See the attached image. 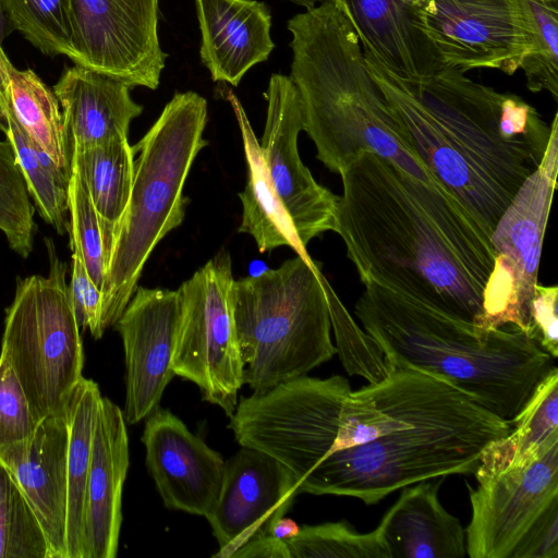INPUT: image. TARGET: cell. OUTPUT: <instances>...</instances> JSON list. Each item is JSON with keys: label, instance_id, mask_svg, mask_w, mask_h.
<instances>
[{"label": "cell", "instance_id": "cell-28", "mask_svg": "<svg viewBox=\"0 0 558 558\" xmlns=\"http://www.w3.org/2000/svg\"><path fill=\"white\" fill-rule=\"evenodd\" d=\"M7 71V83L0 98L8 104L32 141L70 177L71 151L57 96L33 70H19L10 61Z\"/></svg>", "mask_w": 558, "mask_h": 558}, {"label": "cell", "instance_id": "cell-32", "mask_svg": "<svg viewBox=\"0 0 558 558\" xmlns=\"http://www.w3.org/2000/svg\"><path fill=\"white\" fill-rule=\"evenodd\" d=\"M0 558H50L47 537L38 518L1 462Z\"/></svg>", "mask_w": 558, "mask_h": 558}, {"label": "cell", "instance_id": "cell-31", "mask_svg": "<svg viewBox=\"0 0 558 558\" xmlns=\"http://www.w3.org/2000/svg\"><path fill=\"white\" fill-rule=\"evenodd\" d=\"M35 206L8 140L0 141V232L9 247L26 259L37 234Z\"/></svg>", "mask_w": 558, "mask_h": 558}, {"label": "cell", "instance_id": "cell-17", "mask_svg": "<svg viewBox=\"0 0 558 558\" xmlns=\"http://www.w3.org/2000/svg\"><path fill=\"white\" fill-rule=\"evenodd\" d=\"M146 468L165 506L206 517L214 508L225 461L172 412L157 408L142 435Z\"/></svg>", "mask_w": 558, "mask_h": 558}, {"label": "cell", "instance_id": "cell-39", "mask_svg": "<svg viewBox=\"0 0 558 558\" xmlns=\"http://www.w3.org/2000/svg\"><path fill=\"white\" fill-rule=\"evenodd\" d=\"M232 558H291V555L286 541L266 534L248 541Z\"/></svg>", "mask_w": 558, "mask_h": 558}, {"label": "cell", "instance_id": "cell-14", "mask_svg": "<svg viewBox=\"0 0 558 558\" xmlns=\"http://www.w3.org/2000/svg\"><path fill=\"white\" fill-rule=\"evenodd\" d=\"M267 116L259 147L277 197L300 245L335 232L339 196L315 181L298 151L303 120L296 88L289 75H270Z\"/></svg>", "mask_w": 558, "mask_h": 558}, {"label": "cell", "instance_id": "cell-5", "mask_svg": "<svg viewBox=\"0 0 558 558\" xmlns=\"http://www.w3.org/2000/svg\"><path fill=\"white\" fill-rule=\"evenodd\" d=\"M510 429L508 421L462 391L413 425L335 451L303 478L299 489L378 504L422 481L473 474L484 448Z\"/></svg>", "mask_w": 558, "mask_h": 558}, {"label": "cell", "instance_id": "cell-23", "mask_svg": "<svg viewBox=\"0 0 558 558\" xmlns=\"http://www.w3.org/2000/svg\"><path fill=\"white\" fill-rule=\"evenodd\" d=\"M444 477L402 488L377 529L390 558H462L466 555L465 529L441 505L438 492Z\"/></svg>", "mask_w": 558, "mask_h": 558}, {"label": "cell", "instance_id": "cell-37", "mask_svg": "<svg viewBox=\"0 0 558 558\" xmlns=\"http://www.w3.org/2000/svg\"><path fill=\"white\" fill-rule=\"evenodd\" d=\"M70 295L81 329L95 339L102 337L100 329L101 291L89 278L80 254L72 251Z\"/></svg>", "mask_w": 558, "mask_h": 558}, {"label": "cell", "instance_id": "cell-4", "mask_svg": "<svg viewBox=\"0 0 558 558\" xmlns=\"http://www.w3.org/2000/svg\"><path fill=\"white\" fill-rule=\"evenodd\" d=\"M287 28L292 35L289 76L316 158L340 174L361 153L372 151L442 189L404 141L356 32L333 0L295 14Z\"/></svg>", "mask_w": 558, "mask_h": 558}, {"label": "cell", "instance_id": "cell-24", "mask_svg": "<svg viewBox=\"0 0 558 558\" xmlns=\"http://www.w3.org/2000/svg\"><path fill=\"white\" fill-rule=\"evenodd\" d=\"M243 140L247 163V181L239 197L243 214L239 232L253 236L260 253L279 246H290L298 254H306L300 245L288 215L282 208L270 181L259 143L252 130L248 118L238 99L226 89Z\"/></svg>", "mask_w": 558, "mask_h": 558}, {"label": "cell", "instance_id": "cell-22", "mask_svg": "<svg viewBox=\"0 0 558 558\" xmlns=\"http://www.w3.org/2000/svg\"><path fill=\"white\" fill-rule=\"evenodd\" d=\"M130 89L124 82L82 65L64 69L52 90L70 151L128 137L131 121L143 111Z\"/></svg>", "mask_w": 558, "mask_h": 558}, {"label": "cell", "instance_id": "cell-33", "mask_svg": "<svg viewBox=\"0 0 558 558\" xmlns=\"http://www.w3.org/2000/svg\"><path fill=\"white\" fill-rule=\"evenodd\" d=\"M287 544L291 558H390L377 527L360 533L345 521L303 525Z\"/></svg>", "mask_w": 558, "mask_h": 558}, {"label": "cell", "instance_id": "cell-26", "mask_svg": "<svg viewBox=\"0 0 558 558\" xmlns=\"http://www.w3.org/2000/svg\"><path fill=\"white\" fill-rule=\"evenodd\" d=\"M509 423L513 426L510 432L484 448L475 472L496 473L524 465L558 436L557 367L536 385L525 404Z\"/></svg>", "mask_w": 558, "mask_h": 558}, {"label": "cell", "instance_id": "cell-11", "mask_svg": "<svg viewBox=\"0 0 558 558\" xmlns=\"http://www.w3.org/2000/svg\"><path fill=\"white\" fill-rule=\"evenodd\" d=\"M232 263L221 250L177 290L180 319L174 375L194 383L202 398L230 418L243 385V362L232 302Z\"/></svg>", "mask_w": 558, "mask_h": 558}, {"label": "cell", "instance_id": "cell-15", "mask_svg": "<svg viewBox=\"0 0 558 558\" xmlns=\"http://www.w3.org/2000/svg\"><path fill=\"white\" fill-rule=\"evenodd\" d=\"M241 447L225 462L217 501L205 517L219 545L215 558H232L248 541L269 534L300 493L295 478L278 460Z\"/></svg>", "mask_w": 558, "mask_h": 558}, {"label": "cell", "instance_id": "cell-18", "mask_svg": "<svg viewBox=\"0 0 558 558\" xmlns=\"http://www.w3.org/2000/svg\"><path fill=\"white\" fill-rule=\"evenodd\" d=\"M66 412L40 421L35 433L0 448V462L10 471L38 518L50 558H68Z\"/></svg>", "mask_w": 558, "mask_h": 558}, {"label": "cell", "instance_id": "cell-29", "mask_svg": "<svg viewBox=\"0 0 558 558\" xmlns=\"http://www.w3.org/2000/svg\"><path fill=\"white\" fill-rule=\"evenodd\" d=\"M0 129L14 150L36 211L57 234L69 233L70 177L65 175L32 141L2 98H0Z\"/></svg>", "mask_w": 558, "mask_h": 558}, {"label": "cell", "instance_id": "cell-1", "mask_svg": "<svg viewBox=\"0 0 558 558\" xmlns=\"http://www.w3.org/2000/svg\"><path fill=\"white\" fill-rule=\"evenodd\" d=\"M340 175L335 232L363 284L473 323L495 263L489 235L444 189L372 151Z\"/></svg>", "mask_w": 558, "mask_h": 558}, {"label": "cell", "instance_id": "cell-20", "mask_svg": "<svg viewBox=\"0 0 558 558\" xmlns=\"http://www.w3.org/2000/svg\"><path fill=\"white\" fill-rule=\"evenodd\" d=\"M195 4L202 63L214 82L238 86L275 48L269 8L257 0H195Z\"/></svg>", "mask_w": 558, "mask_h": 558}, {"label": "cell", "instance_id": "cell-10", "mask_svg": "<svg viewBox=\"0 0 558 558\" xmlns=\"http://www.w3.org/2000/svg\"><path fill=\"white\" fill-rule=\"evenodd\" d=\"M537 169L524 181L500 217L490 242L495 263L473 320L480 329L513 325L532 339V301L537 284L543 239L558 172V113Z\"/></svg>", "mask_w": 558, "mask_h": 558}, {"label": "cell", "instance_id": "cell-41", "mask_svg": "<svg viewBox=\"0 0 558 558\" xmlns=\"http://www.w3.org/2000/svg\"><path fill=\"white\" fill-rule=\"evenodd\" d=\"M300 526L289 518H280L271 526L269 534L274 537L288 542L290 538L298 535Z\"/></svg>", "mask_w": 558, "mask_h": 558}, {"label": "cell", "instance_id": "cell-12", "mask_svg": "<svg viewBox=\"0 0 558 558\" xmlns=\"http://www.w3.org/2000/svg\"><path fill=\"white\" fill-rule=\"evenodd\" d=\"M71 57L128 84L156 89L168 54L158 37L159 0H66Z\"/></svg>", "mask_w": 558, "mask_h": 558}, {"label": "cell", "instance_id": "cell-21", "mask_svg": "<svg viewBox=\"0 0 558 558\" xmlns=\"http://www.w3.org/2000/svg\"><path fill=\"white\" fill-rule=\"evenodd\" d=\"M333 2L351 22L362 48L402 80L424 82L442 68L414 14L418 0Z\"/></svg>", "mask_w": 558, "mask_h": 558}, {"label": "cell", "instance_id": "cell-9", "mask_svg": "<svg viewBox=\"0 0 558 558\" xmlns=\"http://www.w3.org/2000/svg\"><path fill=\"white\" fill-rule=\"evenodd\" d=\"M471 558H558V436L529 463L474 473Z\"/></svg>", "mask_w": 558, "mask_h": 558}, {"label": "cell", "instance_id": "cell-16", "mask_svg": "<svg viewBox=\"0 0 558 558\" xmlns=\"http://www.w3.org/2000/svg\"><path fill=\"white\" fill-rule=\"evenodd\" d=\"M179 319L177 291L137 286L113 325L124 350L123 415L128 424H136L155 411L167 385L175 376L171 363Z\"/></svg>", "mask_w": 558, "mask_h": 558}, {"label": "cell", "instance_id": "cell-35", "mask_svg": "<svg viewBox=\"0 0 558 558\" xmlns=\"http://www.w3.org/2000/svg\"><path fill=\"white\" fill-rule=\"evenodd\" d=\"M68 211L71 248L80 254L89 278L101 291L107 260L100 221L84 183L73 170L68 185Z\"/></svg>", "mask_w": 558, "mask_h": 558}, {"label": "cell", "instance_id": "cell-25", "mask_svg": "<svg viewBox=\"0 0 558 558\" xmlns=\"http://www.w3.org/2000/svg\"><path fill=\"white\" fill-rule=\"evenodd\" d=\"M71 170L75 171L84 183L98 214L108 262L117 226L132 191V146L128 137H122L99 145L73 148Z\"/></svg>", "mask_w": 558, "mask_h": 558}, {"label": "cell", "instance_id": "cell-13", "mask_svg": "<svg viewBox=\"0 0 558 558\" xmlns=\"http://www.w3.org/2000/svg\"><path fill=\"white\" fill-rule=\"evenodd\" d=\"M414 14L442 66L512 75L529 51L511 0H418Z\"/></svg>", "mask_w": 558, "mask_h": 558}, {"label": "cell", "instance_id": "cell-19", "mask_svg": "<svg viewBox=\"0 0 558 558\" xmlns=\"http://www.w3.org/2000/svg\"><path fill=\"white\" fill-rule=\"evenodd\" d=\"M128 469L129 438L123 411L101 397L86 485L84 558L117 556Z\"/></svg>", "mask_w": 558, "mask_h": 558}, {"label": "cell", "instance_id": "cell-27", "mask_svg": "<svg viewBox=\"0 0 558 558\" xmlns=\"http://www.w3.org/2000/svg\"><path fill=\"white\" fill-rule=\"evenodd\" d=\"M101 397L98 384L83 377L66 404L68 558H84L86 485L95 421Z\"/></svg>", "mask_w": 558, "mask_h": 558}, {"label": "cell", "instance_id": "cell-7", "mask_svg": "<svg viewBox=\"0 0 558 558\" xmlns=\"http://www.w3.org/2000/svg\"><path fill=\"white\" fill-rule=\"evenodd\" d=\"M325 277L307 254L234 280L243 384L254 391L306 375L336 353Z\"/></svg>", "mask_w": 558, "mask_h": 558}, {"label": "cell", "instance_id": "cell-34", "mask_svg": "<svg viewBox=\"0 0 558 558\" xmlns=\"http://www.w3.org/2000/svg\"><path fill=\"white\" fill-rule=\"evenodd\" d=\"M1 1L10 32H20L46 56L71 57L66 0Z\"/></svg>", "mask_w": 558, "mask_h": 558}, {"label": "cell", "instance_id": "cell-3", "mask_svg": "<svg viewBox=\"0 0 558 558\" xmlns=\"http://www.w3.org/2000/svg\"><path fill=\"white\" fill-rule=\"evenodd\" d=\"M355 317L387 364L439 377L510 422L556 366L513 325L484 330L389 288L366 283Z\"/></svg>", "mask_w": 558, "mask_h": 558}, {"label": "cell", "instance_id": "cell-38", "mask_svg": "<svg viewBox=\"0 0 558 558\" xmlns=\"http://www.w3.org/2000/svg\"><path fill=\"white\" fill-rule=\"evenodd\" d=\"M557 303V286H535L532 301V340L553 359L558 356Z\"/></svg>", "mask_w": 558, "mask_h": 558}, {"label": "cell", "instance_id": "cell-40", "mask_svg": "<svg viewBox=\"0 0 558 558\" xmlns=\"http://www.w3.org/2000/svg\"><path fill=\"white\" fill-rule=\"evenodd\" d=\"M9 32L10 28L8 25V20L2 8V1L0 0V94L4 90L8 74L7 66L10 62L8 56L2 49L1 44Z\"/></svg>", "mask_w": 558, "mask_h": 558}, {"label": "cell", "instance_id": "cell-36", "mask_svg": "<svg viewBox=\"0 0 558 558\" xmlns=\"http://www.w3.org/2000/svg\"><path fill=\"white\" fill-rule=\"evenodd\" d=\"M39 423L15 372L0 354V448L31 437Z\"/></svg>", "mask_w": 558, "mask_h": 558}, {"label": "cell", "instance_id": "cell-2", "mask_svg": "<svg viewBox=\"0 0 558 558\" xmlns=\"http://www.w3.org/2000/svg\"><path fill=\"white\" fill-rule=\"evenodd\" d=\"M365 62L401 134L438 184L489 235L545 155L551 124L520 96L442 66L411 83Z\"/></svg>", "mask_w": 558, "mask_h": 558}, {"label": "cell", "instance_id": "cell-30", "mask_svg": "<svg viewBox=\"0 0 558 558\" xmlns=\"http://www.w3.org/2000/svg\"><path fill=\"white\" fill-rule=\"evenodd\" d=\"M529 51L520 69L533 93L548 92L558 100V0H511Z\"/></svg>", "mask_w": 558, "mask_h": 558}, {"label": "cell", "instance_id": "cell-8", "mask_svg": "<svg viewBox=\"0 0 558 558\" xmlns=\"http://www.w3.org/2000/svg\"><path fill=\"white\" fill-rule=\"evenodd\" d=\"M46 276H17L14 296L5 308L1 355L12 366L28 403L41 421L64 414L83 376L84 351L66 264L52 239L45 238Z\"/></svg>", "mask_w": 558, "mask_h": 558}, {"label": "cell", "instance_id": "cell-6", "mask_svg": "<svg viewBox=\"0 0 558 558\" xmlns=\"http://www.w3.org/2000/svg\"><path fill=\"white\" fill-rule=\"evenodd\" d=\"M207 101L175 93L147 133L132 146L133 185L117 226L101 287L100 329L113 326L133 296L155 246L184 218L183 186L203 137Z\"/></svg>", "mask_w": 558, "mask_h": 558}]
</instances>
